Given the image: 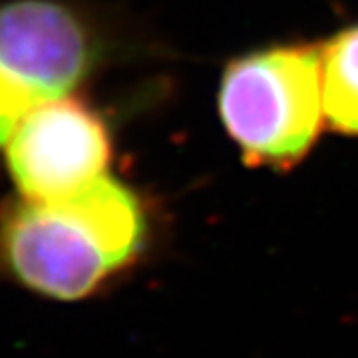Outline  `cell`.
Returning <instances> with one entry per match:
<instances>
[{
	"instance_id": "obj_4",
	"label": "cell",
	"mask_w": 358,
	"mask_h": 358,
	"mask_svg": "<svg viewBox=\"0 0 358 358\" xmlns=\"http://www.w3.org/2000/svg\"><path fill=\"white\" fill-rule=\"evenodd\" d=\"M6 167L24 199L56 201L108 176L110 129L88 103L62 96L40 103L4 148Z\"/></svg>"
},
{
	"instance_id": "obj_3",
	"label": "cell",
	"mask_w": 358,
	"mask_h": 358,
	"mask_svg": "<svg viewBox=\"0 0 358 358\" xmlns=\"http://www.w3.org/2000/svg\"><path fill=\"white\" fill-rule=\"evenodd\" d=\"M96 44L70 6L13 0L0 6V150L40 103L68 96L88 76Z\"/></svg>"
},
{
	"instance_id": "obj_5",
	"label": "cell",
	"mask_w": 358,
	"mask_h": 358,
	"mask_svg": "<svg viewBox=\"0 0 358 358\" xmlns=\"http://www.w3.org/2000/svg\"><path fill=\"white\" fill-rule=\"evenodd\" d=\"M322 100L329 126L358 136V24L320 46Z\"/></svg>"
},
{
	"instance_id": "obj_1",
	"label": "cell",
	"mask_w": 358,
	"mask_h": 358,
	"mask_svg": "<svg viewBox=\"0 0 358 358\" xmlns=\"http://www.w3.org/2000/svg\"><path fill=\"white\" fill-rule=\"evenodd\" d=\"M145 231L140 197L112 176L56 201L18 195L0 205V275L54 301H82L141 255Z\"/></svg>"
},
{
	"instance_id": "obj_2",
	"label": "cell",
	"mask_w": 358,
	"mask_h": 358,
	"mask_svg": "<svg viewBox=\"0 0 358 358\" xmlns=\"http://www.w3.org/2000/svg\"><path fill=\"white\" fill-rule=\"evenodd\" d=\"M219 114L245 164L293 169L327 120L320 48L287 44L235 58L223 72Z\"/></svg>"
}]
</instances>
